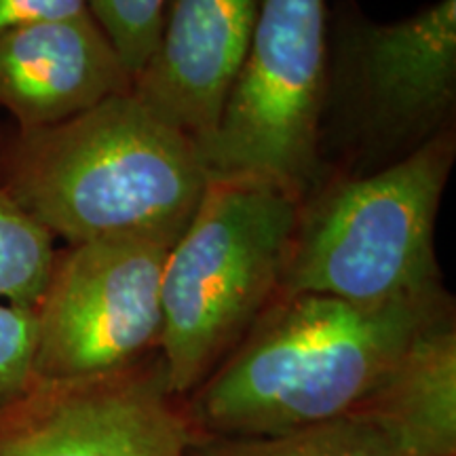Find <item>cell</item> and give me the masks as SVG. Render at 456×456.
I'll use <instances>...</instances> for the list:
<instances>
[{
	"label": "cell",
	"instance_id": "cell-1",
	"mask_svg": "<svg viewBox=\"0 0 456 456\" xmlns=\"http://www.w3.org/2000/svg\"><path fill=\"white\" fill-rule=\"evenodd\" d=\"M454 313L444 288L419 298L355 305L277 296L208 380L184 397L203 436L266 437L359 412L412 342Z\"/></svg>",
	"mask_w": 456,
	"mask_h": 456
},
{
	"label": "cell",
	"instance_id": "cell-2",
	"mask_svg": "<svg viewBox=\"0 0 456 456\" xmlns=\"http://www.w3.org/2000/svg\"><path fill=\"white\" fill-rule=\"evenodd\" d=\"M201 152L134 94L43 129H3L0 184L68 245L178 241L209 184Z\"/></svg>",
	"mask_w": 456,
	"mask_h": 456
},
{
	"label": "cell",
	"instance_id": "cell-3",
	"mask_svg": "<svg viewBox=\"0 0 456 456\" xmlns=\"http://www.w3.org/2000/svg\"><path fill=\"white\" fill-rule=\"evenodd\" d=\"M456 129V0L376 21L357 0L328 9L317 161L366 178Z\"/></svg>",
	"mask_w": 456,
	"mask_h": 456
},
{
	"label": "cell",
	"instance_id": "cell-4",
	"mask_svg": "<svg viewBox=\"0 0 456 456\" xmlns=\"http://www.w3.org/2000/svg\"><path fill=\"white\" fill-rule=\"evenodd\" d=\"M454 161L450 129L379 174L323 178L296 208L277 296L385 305L444 289L436 220Z\"/></svg>",
	"mask_w": 456,
	"mask_h": 456
},
{
	"label": "cell",
	"instance_id": "cell-5",
	"mask_svg": "<svg viewBox=\"0 0 456 456\" xmlns=\"http://www.w3.org/2000/svg\"><path fill=\"white\" fill-rule=\"evenodd\" d=\"M296 208L271 182L209 178L163 269L159 353L175 397L197 391L277 298Z\"/></svg>",
	"mask_w": 456,
	"mask_h": 456
},
{
	"label": "cell",
	"instance_id": "cell-6",
	"mask_svg": "<svg viewBox=\"0 0 456 456\" xmlns=\"http://www.w3.org/2000/svg\"><path fill=\"white\" fill-rule=\"evenodd\" d=\"M328 0H262L254 37L201 159L209 175L271 182L300 201L319 184Z\"/></svg>",
	"mask_w": 456,
	"mask_h": 456
},
{
	"label": "cell",
	"instance_id": "cell-7",
	"mask_svg": "<svg viewBox=\"0 0 456 456\" xmlns=\"http://www.w3.org/2000/svg\"><path fill=\"white\" fill-rule=\"evenodd\" d=\"M174 243L163 237H104L57 249L34 309V379L117 372L159 351L161 281Z\"/></svg>",
	"mask_w": 456,
	"mask_h": 456
},
{
	"label": "cell",
	"instance_id": "cell-8",
	"mask_svg": "<svg viewBox=\"0 0 456 456\" xmlns=\"http://www.w3.org/2000/svg\"><path fill=\"white\" fill-rule=\"evenodd\" d=\"M201 433L161 353L85 379H32L0 406V456H186Z\"/></svg>",
	"mask_w": 456,
	"mask_h": 456
},
{
	"label": "cell",
	"instance_id": "cell-9",
	"mask_svg": "<svg viewBox=\"0 0 456 456\" xmlns=\"http://www.w3.org/2000/svg\"><path fill=\"white\" fill-rule=\"evenodd\" d=\"M262 0H165L157 47L131 94L199 152L209 144L241 70Z\"/></svg>",
	"mask_w": 456,
	"mask_h": 456
},
{
	"label": "cell",
	"instance_id": "cell-10",
	"mask_svg": "<svg viewBox=\"0 0 456 456\" xmlns=\"http://www.w3.org/2000/svg\"><path fill=\"white\" fill-rule=\"evenodd\" d=\"M131 87L134 74L89 11L0 34V108L15 129L70 121Z\"/></svg>",
	"mask_w": 456,
	"mask_h": 456
},
{
	"label": "cell",
	"instance_id": "cell-11",
	"mask_svg": "<svg viewBox=\"0 0 456 456\" xmlns=\"http://www.w3.org/2000/svg\"><path fill=\"white\" fill-rule=\"evenodd\" d=\"M353 416L408 456H456V319L446 315L412 342L399 366Z\"/></svg>",
	"mask_w": 456,
	"mask_h": 456
},
{
	"label": "cell",
	"instance_id": "cell-12",
	"mask_svg": "<svg viewBox=\"0 0 456 456\" xmlns=\"http://www.w3.org/2000/svg\"><path fill=\"white\" fill-rule=\"evenodd\" d=\"M186 456H408L359 416L266 437L199 436Z\"/></svg>",
	"mask_w": 456,
	"mask_h": 456
},
{
	"label": "cell",
	"instance_id": "cell-13",
	"mask_svg": "<svg viewBox=\"0 0 456 456\" xmlns=\"http://www.w3.org/2000/svg\"><path fill=\"white\" fill-rule=\"evenodd\" d=\"M55 254V237L0 184V298L20 309H37Z\"/></svg>",
	"mask_w": 456,
	"mask_h": 456
},
{
	"label": "cell",
	"instance_id": "cell-14",
	"mask_svg": "<svg viewBox=\"0 0 456 456\" xmlns=\"http://www.w3.org/2000/svg\"><path fill=\"white\" fill-rule=\"evenodd\" d=\"M131 74H138L157 47L165 0H85Z\"/></svg>",
	"mask_w": 456,
	"mask_h": 456
},
{
	"label": "cell",
	"instance_id": "cell-15",
	"mask_svg": "<svg viewBox=\"0 0 456 456\" xmlns=\"http://www.w3.org/2000/svg\"><path fill=\"white\" fill-rule=\"evenodd\" d=\"M34 345V311L0 305V406L24 393L32 383Z\"/></svg>",
	"mask_w": 456,
	"mask_h": 456
},
{
	"label": "cell",
	"instance_id": "cell-16",
	"mask_svg": "<svg viewBox=\"0 0 456 456\" xmlns=\"http://www.w3.org/2000/svg\"><path fill=\"white\" fill-rule=\"evenodd\" d=\"M87 11L85 0H0V34L34 21L60 20Z\"/></svg>",
	"mask_w": 456,
	"mask_h": 456
}]
</instances>
